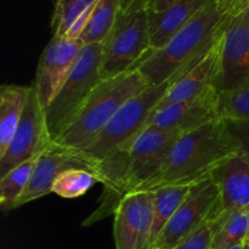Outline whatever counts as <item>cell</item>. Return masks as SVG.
<instances>
[{"mask_svg":"<svg viewBox=\"0 0 249 249\" xmlns=\"http://www.w3.org/2000/svg\"><path fill=\"white\" fill-rule=\"evenodd\" d=\"M223 119L180 135L160 174L138 191H155L164 186H186L209 179L213 170L235 155Z\"/></svg>","mask_w":249,"mask_h":249,"instance_id":"cell-1","label":"cell"},{"mask_svg":"<svg viewBox=\"0 0 249 249\" xmlns=\"http://www.w3.org/2000/svg\"><path fill=\"white\" fill-rule=\"evenodd\" d=\"M228 16L211 0L164 48L150 50L135 70L150 87L179 77L218 43Z\"/></svg>","mask_w":249,"mask_h":249,"instance_id":"cell-2","label":"cell"},{"mask_svg":"<svg viewBox=\"0 0 249 249\" xmlns=\"http://www.w3.org/2000/svg\"><path fill=\"white\" fill-rule=\"evenodd\" d=\"M148 87L138 70L102 79L72 123L53 141L55 146L71 153L85 150L117 112Z\"/></svg>","mask_w":249,"mask_h":249,"instance_id":"cell-3","label":"cell"},{"mask_svg":"<svg viewBox=\"0 0 249 249\" xmlns=\"http://www.w3.org/2000/svg\"><path fill=\"white\" fill-rule=\"evenodd\" d=\"M177 78L163 84L148 87L129 100L108 122L99 136L85 150L74 155L89 163L96 170L101 163L116 155L118 151L123 150L146 128L150 116Z\"/></svg>","mask_w":249,"mask_h":249,"instance_id":"cell-4","label":"cell"},{"mask_svg":"<svg viewBox=\"0 0 249 249\" xmlns=\"http://www.w3.org/2000/svg\"><path fill=\"white\" fill-rule=\"evenodd\" d=\"M102 49L104 44L83 46L70 77L45 109L46 126L53 141L67 129L88 97L101 83Z\"/></svg>","mask_w":249,"mask_h":249,"instance_id":"cell-5","label":"cell"},{"mask_svg":"<svg viewBox=\"0 0 249 249\" xmlns=\"http://www.w3.org/2000/svg\"><path fill=\"white\" fill-rule=\"evenodd\" d=\"M182 133L173 129L147 126L123 148L124 174L117 192L118 203L160 174L170 150ZM119 152V151H118Z\"/></svg>","mask_w":249,"mask_h":249,"instance_id":"cell-6","label":"cell"},{"mask_svg":"<svg viewBox=\"0 0 249 249\" xmlns=\"http://www.w3.org/2000/svg\"><path fill=\"white\" fill-rule=\"evenodd\" d=\"M151 50L147 10L124 14L117 21L102 49V79L134 71Z\"/></svg>","mask_w":249,"mask_h":249,"instance_id":"cell-7","label":"cell"},{"mask_svg":"<svg viewBox=\"0 0 249 249\" xmlns=\"http://www.w3.org/2000/svg\"><path fill=\"white\" fill-rule=\"evenodd\" d=\"M249 83V4L229 15L219 41L216 90L229 92Z\"/></svg>","mask_w":249,"mask_h":249,"instance_id":"cell-8","label":"cell"},{"mask_svg":"<svg viewBox=\"0 0 249 249\" xmlns=\"http://www.w3.org/2000/svg\"><path fill=\"white\" fill-rule=\"evenodd\" d=\"M218 204V187L211 178L192 185L186 199L163 229L153 248H177L185 238L213 219Z\"/></svg>","mask_w":249,"mask_h":249,"instance_id":"cell-9","label":"cell"},{"mask_svg":"<svg viewBox=\"0 0 249 249\" xmlns=\"http://www.w3.org/2000/svg\"><path fill=\"white\" fill-rule=\"evenodd\" d=\"M53 146L46 126L45 111L39 101L34 85L29 87L26 106L16 133L0 157V175L6 173L26 160L38 157Z\"/></svg>","mask_w":249,"mask_h":249,"instance_id":"cell-10","label":"cell"},{"mask_svg":"<svg viewBox=\"0 0 249 249\" xmlns=\"http://www.w3.org/2000/svg\"><path fill=\"white\" fill-rule=\"evenodd\" d=\"M153 191L125 195L114 211L116 249H151L153 224Z\"/></svg>","mask_w":249,"mask_h":249,"instance_id":"cell-11","label":"cell"},{"mask_svg":"<svg viewBox=\"0 0 249 249\" xmlns=\"http://www.w3.org/2000/svg\"><path fill=\"white\" fill-rule=\"evenodd\" d=\"M83 44L79 39L55 36L46 45L39 58L34 88L44 111L48 108L61 87L74 68Z\"/></svg>","mask_w":249,"mask_h":249,"instance_id":"cell-12","label":"cell"},{"mask_svg":"<svg viewBox=\"0 0 249 249\" xmlns=\"http://www.w3.org/2000/svg\"><path fill=\"white\" fill-rule=\"evenodd\" d=\"M219 119V91L213 88L196 99L156 107L146 128L158 126L185 134Z\"/></svg>","mask_w":249,"mask_h":249,"instance_id":"cell-13","label":"cell"},{"mask_svg":"<svg viewBox=\"0 0 249 249\" xmlns=\"http://www.w3.org/2000/svg\"><path fill=\"white\" fill-rule=\"evenodd\" d=\"M211 179L219 191V204L211 221L236 209H249V162L232 155L213 170Z\"/></svg>","mask_w":249,"mask_h":249,"instance_id":"cell-14","label":"cell"},{"mask_svg":"<svg viewBox=\"0 0 249 249\" xmlns=\"http://www.w3.org/2000/svg\"><path fill=\"white\" fill-rule=\"evenodd\" d=\"M219 41L220 39L208 53H204L191 67L187 68L186 72L172 83L157 107L196 99L213 88L216 89L219 75Z\"/></svg>","mask_w":249,"mask_h":249,"instance_id":"cell-15","label":"cell"},{"mask_svg":"<svg viewBox=\"0 0 249 249\" xmlns=\"http://www.w3.org/2000/svg\"><path fill=\"white\" fill-rule=\"evenodd\" d=\"M70 168H90L94 169L89 163L85 162L74 153L63 151L57 146H53L39 156L34 167L33 175L31 178L26 191L23 192L15 208L29 203L36 198L53 194V185L61 172ZM95 170V169H94ZM96 172V170H95Z\"/></svg>","mask_w":249,"mask_h":249,"instance_id":"cell-16","label":"cell"},{"mask_svg":"<svg viewBox=\"0 0 249 249\" xmlns=\"http://www.w3.org/2000/svg\"><path fill=\"white\" fill-rule=\"evenodd\" d=\"M211 0H178L162 11H148L151 50L164 48Z\"/></svg>","mask_w":249,"mask_h":249,"instance_id":"cell-17","label":"cell"},{"mask_svg":"<svg viewBox=\"0 0 249 249\" xmlns=\"http://www.w3.org/2000/svg\"><path fill=\"white\" fill-rule=\"evenodd\" d=\"M29 88L2 85L0 89V157L16 133L26 106Z\"/></svg>","mask_w":249,"mask_h":249,"instance_id":"cell-18","label":"cell"},{"mask_svg":"<svg viewBox=\"0 0 249 249\" xmlns=\"http://www.w3.org/2000/svg\"><path fill=\"white\" fill-rule=\"evenodd\" d=\"M192 185L186 186H164L155 190V201H153V224L151 233L150 248L152 249L156 241L160 237L163 229L167 226L170 219L174 216L182 202L190 194Z\"/></svg>","mask_w":249,"mask_h":249,"instance_id":"cell-19","label":"cell"},{"mask_svg":"<svg viewBox=\"0 0 249 249\" xmlns=\"http://www.w3.org/2000/svg\"><path fill=\"white\" fill-rule=\"evenodd\" d=\"M211 223L213 228L211 249H229L245 245L249 230V209H236Z\"/></svg>","mask_w":249,"mask_h":249,"instance_id":"cell-20","label":"cell"},{"mask_svg":"<svg viewBox=\"0 0 249 249\" xmlns=\"http://www.w3.org/2000/svg\"><path fill=\"white\" fill-rule=\"evenodd\" d=\"M121 12L119 0H97L84 31L79 36L83 45L104 44Z\"/></svg>","mask_w":249,"mask_h":249,"instance_id":"cell-21","label":"cell"},{"mask_svg":"<svg viewBox=\"0 0 249 249\" xmlns=\"http://www.w3.org/2000/svg\"><path fill=\"white\" fill-rule=\"evenodd\" d=\"M38 157L26 160L0 179V206L4 212L15 209V204L23 195L33 175Z\"/></svg>","mask_w":249,"mask_h":249,"instance_id":"cell-22","label":"cell"},{"mask_svg":"<svg viewBox=\"0 0 249 249\" xmlns=\"http://www.w3.org/2000/svg\"><path fill=\"white\" fill-rule=\"evenodd\" d=\"M96 182L99 174L90 168H70L58 174L53 185V194L63 198H77L87 194Z\"/></svg>","mask_w":249,"mask_h":249,"instance_id":"cell-23","label":"cell"},{"mask_svg":"<svg viewBox=\"0 0 249 249\" xmlns=\"http://www.w3.org/2000/svg\"><path fill=\"white\" fill-rule=\"evenodd\" d=\"M97 0H53V12L51 28L55 36H66L78 17L90 7L95 6Z\"/></svg>","mask_w":249,"mask_h":249,"instance_id":"cell-24","label":"cell"},{"mask_svg":"<svg viewBox=\"0 0 249 249\" xmlns=\"http://www.w3.org/2000/svg\"><path fill=\"white\" fill-rule=\"evenodd\" d=\"M220 119L249 122V83L229 92H219Z\"/></svg>","mask_w":249,"mask_h":249,"instance_id":"cell-25","label":"cell"},{"mask_svg":"<svg viewBox=\"0 0 249 249\" xmlns=\"http://www.w3.org/2000/svg\"><path fill=\"white\" fill-rule=\"evenodd\" d=\"M223 122L236 155L249 162V122L232 119H223Z\"/></svg>","mask_w":249,"mask_h":249,"instance_id":"cell-26","label":"cell"},{"mask_svg":"<svg viewBox=\"0 0 249 249\" xmlns=\"http://www.w3.org/2000/svg\"><path fill=\"white\" fill-rule=\"evenodd\" d=\"M213 1L226 15L237 14L249 4V0H213Z\"/></svg>","mask_w":249,"mask_h":249,"instance_id":"cell-27","label":"cell"},{"mask_svg":"<svg viewBox=\"0 0 249 249\" xmlns=\"http://www.w3.org/2000/svg\"><path fill=\"white\" fill-rule=\"evenodd\" d=\"M121 1V11L124 14L143 11L148 9L151 0H119Z\"/></svg>","mask_w":249,"mask_h":249,"instance_id":"cell-28","label":"cell"},{"mask_svg":"<svg viewBox=\"0 0 249 249\" xmlns=\"http://www.w3.org/2000/svg\"><path fill=\"white\" fill-rule=\"evenodd\" d=\"M178 0H151L148 5V11H162L177 2Z\"/></svg>","mask_w":249,"mask_h":249,"instance_id":"cell-29","label":"cell"},{"mask_svg":"<svg viewBox=\"0 0 249 249\" xmlns=\"http://www.w3.org/2000/svg\"><path fill=\"white\" fill-rule=\"evenodd\" d=\"M229 249H247V247H246L245 245H238V246H235V247H231Z\"/></svg>","mask_w":249,"mask_h":249,"instance_id":"cell-30","label":"cell"},{"mask_svg":"<svg viewBox=\"0 0 249 249\" xmlns=\"http://www.w3.org/2000/svg\"><path fill=\"white\" fill-rule=\"evenodd\" d=\"M245 246H246V247L249 248V230H248L247 237H246V241H245Z\"/></svg>","mask_w":249,"mask_h":249,"instance_id":"cell-31","label":"cell"},{"mask_svg":"<svg viewBox=\"0 0 249 249\" xmlns=\"http://www.w3.org/2000/svg\"><path fill=\"white\" fill-rule=\"evenodd\" d=\"M153 249H163V248H153Z\"/></svg>","mask_w":249,"mask_h":249,"instance_id":"cell-32","label":"cell"},{"mask_svg":"<svg viewBox=\"0 0 249 249\" xmlns=\"http://www.w3.org/2000/svg\"><path fill=\"white\" fill-rule=\"evenodd\" d=\"M247 249H249V248H248V247H247Z\"/></svg>","mask_w":249,"mask_h":249,"instance_id":"cell-33","label":"cell"}]
</instances>
